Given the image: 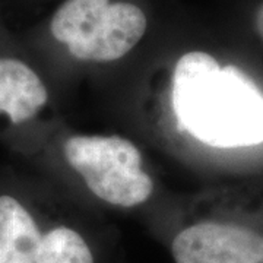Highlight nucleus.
I'll return each mask as SVG.
<instances>
[{
  "mask_svg": "<svg viewBox=\"0 0 263 263\" xmlns=\"http://www.w3.org/2000/svg\"><path fill=\"white\" fill-rule=\"evenodd\" d=\"M176 263H263V235L235 224L199 222L174 237Z\"/></svg>",
  "mask_w": 263,
  "mask_h": 263,
  "instance_id": "4",
  "label": "nucleus"
},
{
  "mask_svg": "<svg viewBox=\"0 0 263 263\" xmlns=\"http://www.w3.org/2000/svg\"><path fill=\"white\" fill-rule=\"evenodd\" d=\"M41 231L15 197L0 196V263H35Z\"/></svg>",
  "mask_w": 263,
  "mask_h": 263,
  "instance_id": "6",
  "label": "nucleus"
},
{
  "mask_svg": "<svg viewBox=\"0 0 263 263\" xmlns=\"http://www.w3.org/2000/svg\"><path fill=\"white\" fill-rule=\"evenodd\" d=\"M51 34L85 62H113L127 54L146 31L136 5L110 0H66L51 19Z\"/></svg>",
  "mask_w": 263,
  "mask_h": 263,
  "instance_id": "2",
  "label": "nucleus"
},
{
  "mask_svg": "<svg viewBox=\"0 0 263 263\" xmlns=\"http://www.w3.org/2000/svg\"><path fill=\"white\" fill-rule=\"evenodd\" d=\"M256 27H257V31L260 34V37L263 38V5L257 10V15H256Z\"/></svg>",
  "mask_w": 263,
  "mask_h": 263,
  "instance_id": "8",
  "label": "nucleus"
},
{
  "mask_svg": "<svg viewBox=\"0 0 263 263\" xmlns=\"http://www.w3.org/2000/svg\"><path fill=\"white\" fill-rule=\"evenodd\" d=\"M47 89L38 75L24 62L0 59V113L19 124L37 116L47 103Z\"/></svg>",
  "mask_w": 263,
  "mask_h": 263,
  "instance_id": "5",
  "label": "nucleus"
},
{
  "mask_svg": "<svg viewBox=\"0 0 263 263\" xmlns=\"http://www.w3.org/2000/svg\"><path fill=\"white\" fill-rule=\"evenodd\" d=\"M35 263H94V254L75 230L56 227L41 234Z\"/></svg>",
  "mask_w": 263,
  "mask_h": 263,
  "instance_id": "7",
  "label": "nucleus"
},
{
  "mask_svg": "<svg viewBox=\"0 0 263 263\" xmlns=\"http://www.w3.org/2000/svg\"><path fill=\"white\" fill-rule=\"evenodd\" d=\"M173 108L181 130L215 148L263 142V94L234 66L221 67L203 51H190L173 76Z\"/></svg>",
  "mask_w": 263,
  "mask_h": 263,
  "instance_id": "1",
  "label": "nucleus"
},
{
  "mask_svg": "<svg viewBox=\"0 0 263 263\" xmlns=\"http://www.w3.org/2000/svg\"><path fill=\"white\" fill-rule=\"evenodd\" d=\"M66 161L104 202L123 208L141 205L154 192V181L142 170V155L120 136L76 135L65 143Z\"/></svg>",
  "mask_w": 263,
  "mask_h": 263,
  "instance_id": "3",
  "label": "nucleus"
}]
</instances>
